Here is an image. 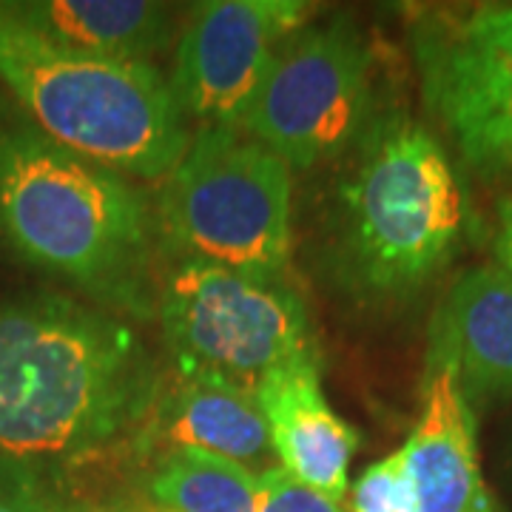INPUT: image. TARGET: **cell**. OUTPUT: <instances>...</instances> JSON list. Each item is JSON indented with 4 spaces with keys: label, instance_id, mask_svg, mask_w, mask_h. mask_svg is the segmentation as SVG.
<instances>
[{
    "label": "cell",
    "instance_id": "52a82bcc",
    "mask_svg": "<svg viewBox=\"0 0 512 512\" xmlns=\"http://www.w3.org/2000/svg\"><path fill=\"white\" fill-rule=\"evenodd\" d=\"M373 106L370 49L348 20H328L285 40L234 128L288 168H316L356 148Z\"/></svg>",
    "mask_w": 512,
    "mask_h": 512
},
{
    "label": "cell",
    "instance_id": "ac0fdd59",
    "mask_svg": "<svg viewBox=\"0 0 512 512\" xmlns=\"http://www.w3.org/2000/svg\"><path fill=\"white\" fill-rule=\"evenodd\" d=\"M0 512H63L43 478L0 467Z\"/></svg>",
    "mask_w": 512,
    "mask_h": 512
},
{
    "label": "cell",
    "instance_id": "d6986e66",
    "mask_svg": "<svg viewBox=\"0 0 512 512\" xmlns=\"http://www.w3.org/2000/svg\"><path fill=\"white\" fill-rule=\"evenodd\" d=\"M495 265L512 282V197L498 202V231H495Z\"/></svg>",
    "mask_w": 512,
    "mask_h": 512
},
{
    "label": "cell",
    "instance_id": "4fadbf2b",
    "mask_svg": "<svg viewBox=\"0 0 512 512\" xmlns=\"http://www.w3.org/2000/svg\"><path fill=\"white\" fill-rule=\"evenodd\" d=\"M137 450H200L248 470L271 464L268 424L254 393L200 379H180L160 390Z\"/></svg>",
    "mask_w": 512,
    "mask_h": 512
},
{
    "label": "cell",
    "instance_id": "7a4b0ae2",
    "mask_svg": "<svg viewBox=\"0 0 512 512\" xmlns=\"http://www.w3.org/2000/svg\"><path fill=\"white\" fill-rule=\"evenodd\" d=\"M157 220L128 177L0 120V237L29 265L89 293L109 313L146 319L157 305Z\"/></svg>",
    "mask_w": 512,
    "mask_h": 512
},
{
    "label": "cell",
    "instance_id": "6da1fadb",
    "mask_svg": "<svg viewBox=\"0 0 512 512\" xmlns=\"http://www.w3.org/2000/svg\"><path fill=\"white\" fill-rule=\"evenodd\" d=\"M163 379L140 333L69 296L0 299V467L52 478L134 444Z\"/></svg>",
    "mask_w": 512,
    "mask_h": 512
},
{
    "label": "cell",
    "instance_id": "277c9868",
    "mask_svg": "<svg viewBox=\"0 0 512 512\" xmlns=\"http://www.w3.org/2000/svg\"><path fill=\"white\" fill-rule=\"evenodd\" d=\"M0 83L57 146L117 171L160 180L191 134L171 83L151 63H117L60 46L0 3Z\"/></svg>",
    "mask_w": 512,
    "mask_h": 512
},
{
    "label": "cell",
    "instance_id": "3957f363",
    "mask_svg": "<svg viewBox=\"0 0 512 512\" xmlns=\"http://www.w3.org/2000/svg\"><path fill=\"white\" fill-rule=\"evenodd\" d=\"M467 231L458 174L407 111L373 120L336 188L333 259L350 291L404 302L456 259Z\"/></svg>",
    "mask_w": 512,
    "mask_h": 512
},
{
    "label": "cell",
    "instance_id": "2e32d148",
    "mask_svg": "<svg viewBox=\"0 0 512 512\" xmlns=\"http://www.w3.org/2000/svg\"><path fill=\"white\" fill-rule=\"evenodd\" d=\"M350 512H419L404 481L399 450L370 464L350 493Z\"/></svg>",
    "mask_w": 512,
    "mask_h": 512
},
{
    "label": "cell",
    "instance_id": "ba28073f",
    "mask_svg": "<svg viewBox=\"0 0 512 512\" xmlns=\"http://www.w3.org/2000/svg\"><path fill=\"white\" fill-rule=\"evenodd\" d=\"M410 37L424 103L458 157L512 171V3L424 9Z\"/></svg>",
    "mask_w": 512,
    "mask_h": 512
},
{
    "label": "cell",
    "instance_id": "7c38bea8",
    "mask_svg": "<svg viewBox=\"0 0 512 512\" xmlns=\"http://www.w3.org/2000/svg\"><path fill=\"white\" fill-rule=\"evenodd\" d=\"M256 402L279 467L339 504L348 493L359 433L325 399L319 362L274 373L256 390Z\"/></svg>",
    "mask_w": 512,
    "mask_h": 512
},
{
    "label": "cell",
    "instance_id": "8fae6325",
    "mask_svg": "<svg viewBox=\"0 0 512 512\" xmlns=\"http://www.w3.org/2000/svg\"><path fill=\"white\" fill-rule=\"evenodd\" d=\"M427 359L447 362L470 407L512 396V282L498 265H476L444 293L430 322Z\"/></svg>",
    "mask_w": 512,
    "mask_h": 512
},
{
    "label": "cell",
    "instance_id": "9a60e30c",
    "mask_svg": "<svg viewBox=\"0 0 512 512\" xmlns=\"http://www.w3.org/2000/svg\"><path fill=\"white\" fill-rule=\"evenodd\" d=\"M259 473L200 450L157 453L146 478L148 512H256Z\"/></svg>",
    "mask_w": 512,
    "mask_h": 512
},
{
    "label": "cell",
    "instance_id": "e0dca14e",
    "mask_svg": "<svg viewBox=\"0 0 512 512\" xmlns=\"http://www.w3.org/2000/svg\"><path fill=\"white\" fill-rule=\"evenodd\" d=\"M256 512H342V507L274 464L259 473Z\"/></svg>",
    "mask_w": 512,
    "mask_h": 512
},
{
    "label": "cell",
    "instance_id": "8992f818",
    "mask_svg": "<svg viewBox=\"0 0 512 512\" xmlns=\"http://www.w3.org/2000/svg\"><path fill=\"white\" fill-rule=\"evenodd\" d=\"M180 379L254 393L279 370L319 362L311 316L285 279L177 262L157 291Z\"/></svg>",
    "mask_w": 512,
    "mask_h": 512
},
{
    "label": "cell",
    "instance_id": "9c48e42d",
    "mask_svg": "<svg viewBox=\"0 0 512 512\" xmlns=\"http://www.w3.org/2000/svg\"><path fill=\"white\" fill-rule=\"evenodd\" d=\"M305 0H211L185 23L171 92L202 126H237L285 40L305 26Z\"/></svg>",
    "mask_w": 512,
    "mask_h": 512
},
{
    "label": "cell",
    "instance_id": "30bf717a",
    "mask_svg": "<svg viewBox=\"0 0 512 512\" xmlns=\"http://www.w3.org/2000/svg\"><path fill=\"white\" fill-rule=\"evenodd\" d=\"M399 456L419 512H498L481 476L476 413L447 362L424 359L419 421Z\"/></svg>",
    "mask_w": 512,
    "mask_h": 512
},
{
    "label": "cell",
    "instance_id": "5b68a950",
    "mask_svg": "<svg viewBox=\"0 0 512 512\" xmlns=\"http://www.w3.org/2000/svg\"><path fill=\"white\" fill-rule=\"evenodd\" d=\"M291 168L239 128L202 126L168 174L157 234L180 262L285 279Z\"/></svg>",
    "mask_w": 512,
    "mask_h": 512
},
{
    "label": "cell",
    "instance_id": "5bb4252c",
    "mask_svg": "<svg viewBox=\"0 0 512 512\" xmlns=\"http://www.w3.org/2000/svg\"><path fill=\"white\" fill-rule=\"evenodd\" d=\"M9 12L80 55L148 63L171 37V9L146 0H18Z\"/></svg>",
    "mask_w": 512,
    "mask_h": 512
}]
</instances>
